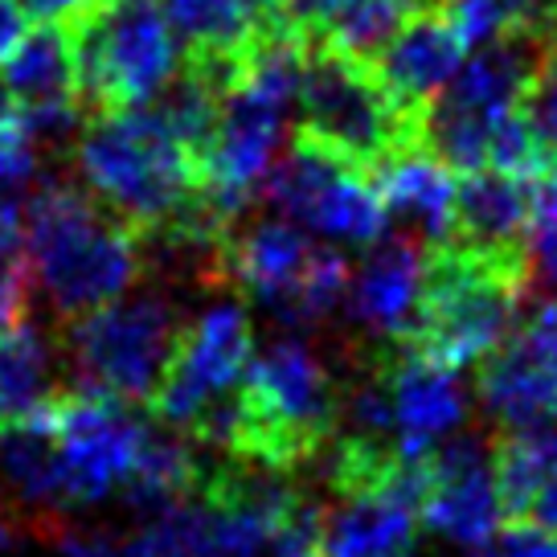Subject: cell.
Returning a JSON list of instances; mask_svg holds the SVG:
<instances>
[{
	"label": "cell",
	"mask_w": 557,
	"mask_h": 557,
	"mask_svg": "<svg viewBox=\"0 0 557 557\" xmlns=\"http://www.w3.org/2000/svg\"><path fill=\"white\" fill-rule=\"evenodd\" d=\"M529 292V255L480 250L455 238L426 246L422 283L401 345L459 373L471 361H484L512 332Z\"/></svg>",
	"instance_id": "6da1fadb"
},
{
	"label": "cell",
	"mask_w": 557,
	"mask_h": 557,
	"mask_svg": "<svg viewBox=\"0 0 557 557\" xmlns=\"http://www.w3.org/2000/svg\"><path fill=\"white\" fill-rule=\"evenodd\" d=\"M25 246L58 320L115 304L144 275V234L78 185H41L29 197Z\"/></svg>",
	"instance_id": "7a4b0ae2"
},
{
	"label": "cell",
	"mask_w": 557,
	"mask_h": 557,
	"mask_svg": "<svg viewBox=\"0 0 557 557\" xmlns=\"http://www.w3.org/2000/svg\"><path fill=\"white\" fill-rule=\"evenodd\" d=\"M87 189L144 238H160L201 193V164L152 103L90 115L74 148Z\"/></svg>",
	"instance_id": "3957f363"
},
{
	"label": "cell",
	"mask_w": 557,
	"mask_h": 557,
	"mask_svg": "<svg viewBox=\"0 0 557 557\" xmlns=\"http://www.w3.org/2000/svg\"><path fill=\"white\" fill-rule=\"evenodd\" d=\"M345 418V385L332 377L329 361L296 336H283L255 352L238 385L234 459L271 471H304L324 459Z\"/></svg>",
	"instance_id": "277c9868"
},
{
	"label": "cell",
	"mask_w": 557,
	"mask_h": 557,
	"mask_svg": "<svg viewBox=\"0 0 557 557\" xmlns=\"http://www.w3.org/2000/svg\"><path fill=\"white\" fill-rule=\"evenodd\" d=\"M296 132L345 157L361 173L377 176L385 160L422 148L426 120L398 103L373 58L312 46L299 87Z\"/></svg>",
	"instance_id": "5b68a950"
},
{
	"label": "cell",
	"mask_w": 557,
	"mask_h": 557,
	"mask_svg": "<svg viewBox=\"0 0 557 557\" xmlns=\"http://www.w3.org/2000/svg\"><path fill=\"white\" fill-rule=\"evenodd\" d=\"M255 352V324L246 308H209L176 332L173 357L144 410L164 431L226 455L238 422V385Z\"/></svg>",
	"instance_id": "8992f818"
},
{
	"label": "cell",
	"mask_w": 557,
	"mask_h": 557,
	"mask_svg": "<svg viewBox=\"0 0 557 557\" xmlns=\"http://www.w3.org/2000/svg\"><path fill=\"white\" fill-rule=\"evenodd\" d=\"M213 278L255 299L283 329H315L348 299L352 267L345 250L315 246L283 218L238 222L213 255Z\"/></svg>",
	"instance_id": "52a82bcc"
},
{
	"label": "cell",
	"mask_w": 557,
	"mask_h": 557,
	"mask_svg": "<svg viewBox=\"0 0 557 557\" xmlns=\"http://www.w3.org/2000/svg\"><path fill=\"white\" fill-rule=\"evenodd\" d=\"M66 25L87 115L152 103L176 74V29L164 0H90Z\"/></svg>",
	"instance_id": "ba28073f"
},
{
	"label": "cell",
	"mask_w": 557,
	"mask_h": 557,
	"mask_svg": "<svg viewBox=\"0 0 557 557\" xmlns=\"http://www.w3.org/2000/svg\"><path fill=\"white\" fill-rule=\"evenodd\" d=\"M176 308L164 296L103 304L87 315L62 320L58 345L66 348L74 382L83 389L148 406L176 345Z\"/></svg>",
	"instance_id": "9c48e42d"
},
{
	"label": "cell",
	"mask_w": 557,
	"mask_h": 557,
	"mask_svg": "<svg viewBox=\"0 0 557 557\" xmlns=\"http://www.w3.org/2000/svg\"><path fill=\"white\" fill-rule=\"evenodd\" d=\"M262 201H271L287 222L315 230L332 243L369 246L385 230L377 181L299 132L292 152L271 164L262 181Z\"/></svg>",
	"instance_id": "30bf717a"
},
{
	"label": "cell",
	"mask_w": 557,
	"mask_h": 557,
	"mask_svg": "<svg viewBox=\"0 0 557 557\" xmlns=\"http://www.w3.org/2000/svg\"><path fill=\"white\" fill-rule=\"evenodd\" d=\"M37 422H46L58 443L66 505H95L123 492L148 435V426L127 410V401L83 385L58 389Z\"/></svg>",
	"instance_id": "8fae6325"
},
{
	"label": "cell",
	"mask_w": 557,
	"mask_h": 557,
	"mask_svg": "<svg viewBox=\"0 0 557 557\" xmlns=\"http://www.w3.org/2000/svg\"><path fill=\"white\" fill-rule=\"evenodd\" d=\"M475 394L500 431L557 422V296H529V312L475 369Z\"/></svg>",
	"instance_id": "7c38bea8"
},
{
	"label": "cell",
	"mask_w": 557,
	"mask_h": 557,
	"mask_svg": "<svg viewBox=\"0 0 557 557\" xmlns=\"http://www.w3.org/2000/svg\"><path fill=\"white\" fill-rule=\"evenodd\" d=\"M505 524L496 468L484 438L459 435L435 443L426 455V496H422V529L443 537L487 549Z\"/></svg>",
	"instance_id": "4fadbf2b"
},
{
	"label": "cell",
	"mask_w": 557,
	"mask_h": 557,
	"mask_svg": "<svg viewBox=\"0 0 557 557\" xmlns=\"http://www.w3.org/2000/svg\"><path fill=\"white\" fill-rule=\"evenodd\" d=\"M373 361L382 369V382L394 401V431L406 455H426L468 418V394L455 369L426 361L401 341H385L373 352Z\"/></svg>",
	"instance_id": "5bb4252c"
},
{
	"label": "cell",
	"mask_w": 557,
	"mask_h": 557,
	"mask_svg": "<svg viewBox=\"0 0 557 557\" xmlns=\"http://www.w3.org/2000/svg\"><path fill=\"white\" fill-rule=\"evenodd\" d=\"M0 87L25 107L41 139L70 132V123L83 111V95L78 50L66 21H41L37 29H29L13 58L0 66Z\"/></svg>",
	"instance_id": "9a60e30c"
},
{
	"label": "cell",
	"mask_w": 557,
	"mask_h": 557,
	"mask_svg": "<svg viewBox=\"0 0 557 557\" xmlns=\"http://www.w3.org/2000/svg\"><path fill=\"white\" fill-rule=\"evenodd\" d=\"M468 50L471 46L451 25V17L435 0H426L406 17L398 34L385 41V50L373 58V66L385 78V87L398 95V103L426 120L443 87L468 62Z\"/></svg>",
	"instance_id": "2e32d148"
},
{
	"label": "cell",
	"mask_w": 557,
	"mask_h": 557,
	"mask_svg": "<svg viewBox=\"0 0 557 557\" xmlns=\"http://www.w3.org/2000/svg\"><path fill=\"white\" fill-rule=\"evenodd\" d=\"M422 262H426V246L398 230V234H382L377 243H369L361 267L352 271V287L345 299L348 315L382 345L401 341L410 329Z\"/></svg>",
	"instance_id": "e0dca14e"
},
{
	"label": "cell",
	"mask_w": 557,
	"mask_h": 557,
	"mask_svg": "<svg viewBox=\"0 0 557 557\" xmlns=\"http://www.w3.org/2000/svg\"><path fill=\"white\" fill-rule=\"evenodd\" d=\"M533 213H537V181L500 173V169L459 173L451 238L480 250L529 255Z\"/></svg>",
	"instance_id": "ac0fdd59"
},
{
	"label": "cell",
	"mask_w": 557,
	"mask_h": 557,
	"mask_svg": "<svg viewBox=\"0 0 557 557\" xmlns=\"http://www.w3.org/2000/svg\"><path fill=\"white\" fill-rule=\"evenodd\" d=\"M382 193L385 218H398L401 234H410L418 243L435 246L447 243L455 230V173L426 148L401 152L385 160L382 173L373 176Z\"/></svg>",
	"instance_id": "d6986e66"
},
{
	"label": "cell",
	"mask_w": 557,
	"mask_h": 557,
	"mask_svg": "<svg viewBox=\"0 0 557 557\" xmlns=\"http://www.w3.org/2000/svg\"><path fill=\"white\" fill-rule=\"evenodd\" d=\"M418 529V508L394 492L332 500L320 557H414Z\"/></svg>",
	"instance_id": "ffe728a7"
},
{
	"label": "cell",
	"mask_w": 557,
	"mask_h": 557,
	"mask_svg": "<svg viewBox=\"0 0 557 557\" xmlns=\"http://www.w3.org/2000/svg\"><path fill=\"white\" fill-rule=\"evenodd\" d=\"M164 9L185 41L181 53H201V58L226 62L230 78H238L243 50L255 41L259 29H267L271 21L292 17L287 0H164Z\"/></svg>",
	"instance_id": "44dd1931"
},
{
	"label": "cell",
	"mask_w": 557,
	"mask_h": 557,
	"mask_svg": "<svg viewBox=\"0 0 557 557\" xmlns=\"http://www.w3.org/2000/svg\"><path fill=\"white\" fill-rule=\"evenodd\" d=\"M53 385V348L29 312L0 324V431H17L46 414Z\"/></svg>",
	"instance_id": "7402d4cb"
},
{
	"label": "cell",
	"mask_w": 557,
	"mask_h": 557,
	"mask_svg": "<svg viewBox=\"0 0 557 557\" xmlns=\"http://www.w3.org/2000/svg\"><path fill=\"white\" fill-rule=\"evenodd\" d=\"M426 0H320L312 21V46H332L352 58H377L406 17Z\"/></svg>",
	"instance_id": "603a6c76"
},
{
	"label": "cell",
	"mask_w": 557,
	"mask_h": 557,
	"mask_svg": "<svg viewBox=\"0 0 557 557\" xmlns=\"http://www.w3.org/2000/svg\"><path fill=\"white\" fill-rule=\"evenodd\" d=\"M34 262L25 246V206L0 185V324L29 312Z\"/></svg>",
	"instance_id": "cb8c5ba5"
},
{
	"label": "cell",
	"mask_w": 557,
	"mask_h": 557,
	"mask_svg": "<svg viewBox=\"0 0 557 557\" xmlns=\"http://www.w3.org/2000/svg\"><path fill=\"white\" fill-rule=\"evenodd\" d=\"M37 127L25 115V107L0 87V185L17 189L37 176L41 152H37Z\"/></svg>",
	"instance_id": "d4e9b609"
},
{
	"label": "cell",
	"mask_w": 557,
	"mask_h": 557,
	"mask_svg": "<svg viewBox=\"0 0 557 557\" xmlns=\"http://www.w3.org/2000/svg\"><path fill=\"white\" fill-rule=\"evenodd\" d=\"M524 111H529V120L537 123L549 157L557 160V37L549 41L545 58H541L533 90H529V99H524Z\"/></svg>",
	"instance_id": "484cf974"
},
{
	"label": "cell",
	"mask_w": 557,
	"mask_h": 557,
	"mask_svg": "<svg viewBox=\"0 0 557 557\" xmlns=\"http://www.w3.org/2000/svg\"><path fill=\"white\" fill-rule=\"evenodd\" d=\"M492 557H557V533L541 529V524H505L496 541L487 545Z\"/></svg>",
	"instance_id": "4316f807"
},
{
	"label": "cell",
	"mask_w": 557,
	"mask_h": 557,
	"mask_svg": "<svg viewBox=\"0 0 557 557\" xmlns=\"http://www.w3.org/2000/svg\"><path fill=\"white\" fill-rule=\"evenodd\" d=\"M529 524H541V529H554L557 533V431H549V468H545L541 492L537 500H533Z\"/></svg>",
	"instance_id": "83f0119b"
},
{
	"label": "cell",
	"mask_w": 557,
	"mask_h": 557,
	"mask_svg": "<svg viewBox=\"0 0 557 557\" xmlns=\"http://www.w3.org/2000/svg\"><path fill=\"white\" fill-rule=\"evenodd\" d=\"M25 34H29V9L21 0H0V66L13 58Z\"/></svg>",
	"instance_id": "f1b7e54d"
},
{
	"label": "cell",
	"mask_w": 557,
	"mask_h": 557,
	"mask_svg": "<svg viewBox=\"0 0 557 557\" xmlns=\"http://www.w3.org/2000/svg\"><path fill=\"white\" fill-rule=\"evenodd\" d=\"M37 21H74L90 0H21Z\"/></svg>",
	"instance_id": "f546056e"
},
{
	"label": "cell",
	"mask_w": 557,
	"mask_h": 557,
	"mask_svg": "<svg viewBox=\"0 0 557 557\" xmlns=\"http://www.w3.org/2000/svg\"><path fill=\"white\" fill-rule=\"evenodd\" d=\"M512 4L521 9V17H524V21H541L545 13H549V9H554L557 0H512Z\"/></svg>",
	"instance_id": "4dcf8cb0"
},
{
	"label": "cell",
	"mask_w": 557,
	"mask_h": 557,
	"mask_svg": "<svg viewBox=\"0 0 557 557\" xmlns=\"http://www.w3.org/2000/svg\"><path fill=\"white\" fill-rule=\"evenodd\" d=\"M13 529H17V521L9 517V505H4V496H0V549H9V545H13V537H17Z\"/></svg>",
	"instance_id": "1f68e13d"
},
{
	"label": "cell",
	"mask_w": 557,
	"mask_h": 557,
	"mask_svg": "<svg viewBox=\"0 0 557 557\" xmlns=\"http://www.w3.org/2000/svg\"><path fill=\"white\" fill-rule=\"evenodd\" d=\"M484 557H492V554H484Z\"/></svg>",
	"instance_id": "d6a6232c"
}]
</instances>
